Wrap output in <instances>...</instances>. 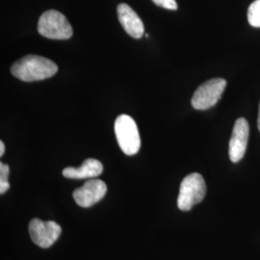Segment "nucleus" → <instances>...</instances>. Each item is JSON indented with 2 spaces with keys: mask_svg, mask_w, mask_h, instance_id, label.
Returning <instances> with one entry per match:
<instances>
[{
  "mask_svg": "<svg viewBox=\"0 0 260 260\" xmlns=\"http://www.w3.org/2000/svg\"><path fill=\"white\" fill-rule=\"evenodd\" d=\"M5 152V146H4V143L2 141H0V156H3Z\"/></svg>",
  "mask_w": 260,
  "mask_h": 260,
  "instance_id": "14",
  "label": "nucleus"
},
{
  "mask_svg": "<svg viewBox=\"0 0 260 260\" xmlns=\"http://www.w3.org/2000/svg\"><path fill=\"white\" fill-rule=\"evenodd\" d=\"M205 194L206 185L204 177L198 173L188 175L181 181L177 206L182 211H189L205 199Z\"/></svg>",
  "mask_w": 260,
  "mask_h": 260,
  "instance_id": "4",
  "label": "nucleus"
},
{
  "mask_svg": "<svg viewBox=\"0 0 260 260\" xmlns=\"http://www.w3.org/2000/svg\"><path fill=\"white\" fill-rule=\"evenodd\" d=\"M157 6L168 10H177V4L176 0H152Z\"/></svg>",
  "mask_w": 260,
  "mask_h": 260,
  "instance_id": "13",
  "label": "nucleus"
},
{
  "mask_svg": "<svg viewBox=\"0 0 260 260\" xmlns=\"http://www.w3.org/2000/svg\"><path fill=\"white\" fill-rule=\"evenodd\" d=\"M257 126H258V129L260 131V104H259V110H258V120H257Z\"/></svg>",
  "mask_w": 260,
  "mask_h": 260,
  "instance_id": "15",
  "label": "nucleus"
},
{
  "mask_svg": "<svg viewBox=\"0 0 260 260\" xmlns=\"http://www.w3.org/2000/svg\"><path fill=\"white\" fill-rule=\"evenodd\" d=\"M248 20L253 27H260V0L252 2L248 9Z\"/></svg>",
  "mask_w": 260,
  "mask_h": 260,
  "instance_id": "11",
  "label": "nucleus"
},
{
  "mask_svg": "<svg viewBox=\"0 0 260 260\" xmlns=\"http://www.w3.org/2000/svg\"><path fill=\"white\" fill-rule=\"evenodd\" d=\"M103 165L101 161L88 158L79 168L68 167L63 170V176L71 179L94 178L103 174Z\"/></svg>",
  "mask_w": 260,
  "mask_h": 260,
  "instance_id": "10",
  "label": "nucleus"
},
{
  "mask_svg": "<svg viewBox=\"0 0 260 260\" xmlns=\"http://www.w3.org/2000/svg\"><path fill=\"white\" fill-rule=\"evenodd\" d=\"M250 127L246 119L240 118L235 121L232 138L230 141V158L233 163H237L244 157L248 140Z\"/></svg>",
  "mask_w": 260,
  "mask_h": 260,
  "instance_id": "8",
  "label": "nucleus"
},
{
  "mask_svg": "<svg viewBox=\"0 0 260 260\" xmlns=\"http://www.w3.org/2000/svg\"><path fill=\"white\" fill-rule=\"evenodd\" d=\"M118 17L121 26L131 37L140 39L145 33L144 23L137 13L125 3L118 6Z\"/></svg>",
  "mask_w": 260,
  "mask_h": 260,
  "instance_id": "9",
  "label": "nucleus"
},
{
  "mask_svg": "<svg viewBox=\"0 0 260 260\" xmlns=\"http://www.w3.org/2000/svg\"><path fill=\"white\" fill-rule=\"evenodd\" d=\"M115 134L121 150L126 155H134L141 148L139 130L135 121L128 115H121L115 121Z\"/></svg>",
  "mask_w": 260,
  "mask_h": 260,
  "instance_id": "3",
  "label": "nucleus"
},
{
  "mask_svg": "<svg viewBox=\"0 0 260 260\" xmlns=\"http://www.w3.org/2000/svg\"><path fill=\"white\" fill-rule=\"evenodd\" d=\"M38 32L48 39L68 40L73 36V27L63 14L48 10L39 19Z\"/></svg>",
  "mask_w": 260,
  "mask_h": 260,
  "instance_id": "2",
  "label": "nucleus"
},
{
  "mask_svg": "<svg viewBox=\"0 0 260 260\" xmlns=\"http://www.w3.org/2000/svg\"><path fill=\"white\" fill-rule=\"evenodd\" d=\"M9 173V166L1 162L0 163V194L1 195H3L9 190L10 183L8 180Z\"/></svg>",
  "mask_w": 260,
  "mask_h": 260,
  "instance_id": "12",
  "label": "nucleus"
},
{
  "mask_svg": "<svg viewBox=\"0 0 260 260\" xmlns=\"http://www.w3.org/2000/svg\"><path fill=\"white\" fill-rule=\"evenodd\" d=\"M226 87V81L214 78L202 84L193 94L192 106L197 110H207L218 103Z\"/></svg>",
  "mask_w": 260,
  "mask_h": 260,
  "instance_id": "5",
  "label": "nucleus"
},
{
  "mask_svg": "<svg viewBox=\"0 0 260 260\" xmlns=\"http://www.w3.org/2000/svg\"><path fill=\"white\" fill-rule=\"evenodd\" d=\"M58 66L46 57L26 55L11 67V73L24 82L45 80L55 75Z\"/></svg>",
  "mask_w": 260,
  "mask_h": 260,
  "instance_id": "1",
  "label": "nucleus"
},
{
  "mask_svg": "<svg viewBox=\"0 0 260 260\" xmlns=\"http://www.w3.org/2000/svg\"><path fill=\"white\" fill-rule=\"evenodd\" d=\"M61 233V226L53 221L44 222L35 218L29 223V234L32 241L44 249L51 247L58 240Z\"/></svg>",
  "mask_w": 260,
  "mask_h": 260,
  "instance_id": "6",
  "label": "nucleus"
},
{
  "mask_svg": "<svg viewBox=\"0 0 260 260\" xmlns=\"http://www.w3.org/2000/svg\"><path fill=\"white\" fill-rule=\"evenodd\" d=\"M107 192V186L105 182L92 178L84 183L83 186L74 191L73 197L75 203L81 207H91L100 201H102Z\"/></svg>",
  "mask_w": 260,
  "mask_h": 260,
  "instance_id": "7",
  "label": "nucleus"
}]
</instances>
